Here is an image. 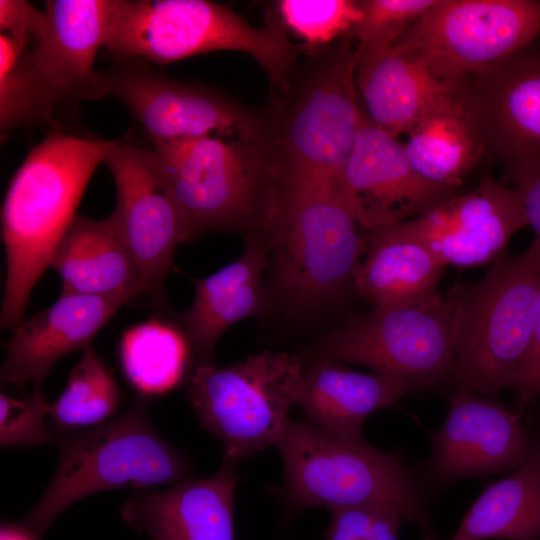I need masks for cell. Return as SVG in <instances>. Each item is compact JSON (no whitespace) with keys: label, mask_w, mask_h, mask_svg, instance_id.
<instances>
[{"label":"cell","mask_w":540,"mask_h":540,"mask_svg":"<svg viewBox=\"0 0 540 540\" xmlns=\"http://www.w3.org/2000/svg\"><path fill=\"white\" fill-rule=\"evenodd\" d=\"M359 55L347 35L300 54L285 87L258 109L253 142L282 183L331 187L362 123Z\"/></svg>","instance_id":"obj_1"},{"label":"cell","mask_w":540,"mask_h":540,"mask_svg":"<svg viewBox=\"0 0 540 540\" xmlns=\"http://www.w3.org/2000/svg\"><path fill=\"white\" fill-rule=\"evenodd\" d=\"M116 140L51 131L13 175L1 210L6 278L1 329L23 320L32 288L50 266L97 166Z\"/></svg>","instance_id":"obj_2"},{"label":"cell","mask_w":540,"mask_h":540,"mask_svg":"<svg viewBox=\"0 0 540 540\" xmlns=\"http://www.w3.org/2000/svg\"><path fill=\"white\" fill-rule=\"evenodd\" d=\"M275 447L295 511L382 506L401 513L425 537H436L417 479L399 454L292 419Z\"/></svg>","instance_id":"obj_3"},{"label":"cell","mask_w":540,"mask_h":540,"mask_svg":"<svg viewBox=\"0 0 540 540\" xmlns=\"http://www.w3.org/2000/svg\"><path fill=\"white\" fill-rule=\"evenodd\" d=\"M103 47L116 59L168 64L215 51L250 55L269 83L281 82L297 46L276 20L256 28L227 5L207 0H112Z\"/></svg>","instance_id":"obj_4"},{"label":"cell","mask_w":540,"mask_h":540,"mask_svg":"<svg viewBox=\"0 0 540 540\" xmlns=\"http://www.w3.org/2000/svg\"><path fill=\"white\" fill-rule=\"evenodd\" d=\"M453 305L456 392L489 398L511 387L528 352L540 298V265L526 250L504 254L478 282L456 284Z\"/></svg>","instance_id":"obj_5"},{"label":"cell","mask_w":540,"mask_h":540,"mask_svg":"<svg viewBox=\"0 0 540 540\" xmlns=\"http://www.w3.org/2000/svg\"><path fill=\"white\" fill-rule=\"evenodd\" d=\"M153 146L186 241L219 230L260 236L279 180L253 141L206 135Z\"/></svg>","instance_id":"obj_6"},{"label":"cell","mask_w":540,"mask_h":540,"mask_svg":"<svg viewBox=\"0 0 540 540\" xmlns=\"http://www.w3.org/2000/svg\"><path fill=\"white\" fill-rule=\"evenodd\" d=\"M359 227L329 187L280 182L258 239L266 246L275 286L290 306L324 305L354 286L366 248Z\"/></svg>","instance_id":"obj_7"},{"label":"cell","mask_w":540,"mask_h":540,"mask_svg":"<svg viewBox=\"0 0 540 540\" xmlns=\"http://www.w3.org/2000/svg\"><path fill=\"white\" fill-rule=\"evenodd\" d=\"M57 446L52 480L20 521L41 539L63 511L89 495L191 479L187 459L153 428L144 400L101 425L65 434Z\"/></svg>","instance_id":"obj_8"},{"label":"cell","mask_w":540,"mask_h":540,"mask_svg":"<svg viewBox=\"0 0 540 540\" xmlns=\"http://www.w3.org/2000/svg\"><path fill=\"white\" fill-rule=\"evenodd\" d=\"M305 366L283 351H264L229 366L196 363L185 379L186 397L203 428L223 446L222 460L237 464L275 446L297 404Z\"/></svg>","instance_id":"obj_9"},{"label":"cell","mask_w":540,"mask_h":540,"mask_svg":"<svg viewBox=\"0 0 540 540\" xmlns=\"http://www.w3.org/2000/svg\"><path fill=\"white\" fill-rule=\"evenodd\" d=\"M320 359L356 363L400 379L414 390L432 387L454 367L453 305L435 293L351 317L318 347Z\"/></svg>","instance_id":"obj_10"},{"label":"cell","mask_w":540,"mask_h":540,"mask_svg":"<svg viewBox=\"0 0 540 540\" xmlns=\"http://www.w3.org/2000/svg\"><path fill=\"white\" fill-rule=\"evenodd\" d=\"M539 34L540 1L436 0L395 45L449 80L490 68Z\"/></svg>","instance_id":"obj_11"},{"label":"cell","mask_w":540,"mask_h":540,"mask_svg":"<svg viewBox=\"0 0 540 540\" xmlns=\"http://www.w3.org/2000/svg\"><path fill=\"white\" fill-rule=\"evenodd\" d=\"M99 71L103 96L120 100L139 120L152 143L216 135L253 141L258 109L247 108L212 87L182 82L140 59H116Z\"/></svg>","instance_id":"obj_12"},{"label":"cell","mask_w":540,"mask_h":540,"mask_svg":"<svg viewBox=\"0 0 540 540\" xmlns=\"http://www.w3.org/2000/svg\"><path fill=\"white\" fill-rule=\"evenodd\" d=\"M486 155L515 184L540 169V46L460 79Z\"/></svg>","instance_id":"obj_13"},{"label":"cell","mask_w":540,"mask_h":540,"mask_svg":"<svg viewBox=\"0 0 540 540\" xmlns=\"http://www.w3.org/2000/svg\"><path fill=\"white\" fill-rule=\"evenodd\" d=\"M103 163L117 193L111 215L140 270L146 294L154 307H162L164 280L173 267L174 251L186 240L155 151L116 140Z\"/></svg>","instance_id":"obj_14"},{"label":"cell","mask_w":540,"mask_h":540,"mask_svg":"<svg viewBox=\"0 0 540 540\" xmlns=\"http://www.w3.org/2000/svg\"><path fill=\"white\" fill-rule=\"evenodd\" d=\"M330 189L364 231L417 218L454 195L418 176L404 144L364 117Z\"/></svg>","instance_id":"obj_15"},{"label":"cell","mask_w":540,"mask_h":540,"mask_svg":"<svg viewBox=\"0 0 540 540\" xmlns=\"http://www.w3.org/2000/svg\"><path fill=\"white\" fill-rule=\"evenodd\" d=\"M112 0H48L45 35L24 61L46 120L62 103L103 96L96 55L103 47Z\"/></svg>","instance_id":"obj_16"},{"label":"cell","mask_w":540,"mask_h":540,"mask_svg":"<svg viewBox=\"0 0 540 540\" xmlns=\"http://www.w3.org/2000/svg\"><path fill=\"white\" fill-rule=\"evenodd\" d=\"M427 468L436 483L516 470L537 449L514 413L493 398L456 392L430 435Z\"/></svg>","instance_id":"obj_17"},{"label":"cell","mask_w":540,"mask_h":540,"mask_svg":"<svg viewBox=\"0 0 540 540\" xmlns=\"http://www.w3.org/2000/svg\"><path fill=\"white\" fill-rule=\"evenodd\" d=\"M408 221L444 266L458 268L493 264L512 236L527 227L516 189L489 174L473 190L454 194Z\"/></svg>","instance_id":"obj_18"},{"label":"cell","mask_w":540,"mask_h":540,"mask_svg":"<svg viewBox=\"0 0 540 540\" xmlns=\"http://www.w3.org/2000/svg\"><path fill=\"white\" fill-rule=\"evenodd\" d=\"M134 297L60 294L50 307L23 319L2 342L1 382L40 386L59 359L90 347L97 333Z\"/></svg>","instance_id":"obj_19"},{"label":"cell","mask_w":540,"mask_h":540,"mask_svg":"<svg viewBox=\"0 0 540 540\" xmlns=\"http://www.w3.org/2000/svg\"><path fill=\"white\" fill-rule=\"evenodd\" d=\"M235 466L222 460L206 479H188L162 492H135L121 508L122 519L152 540H235Z\"/></svg>","instance_id":"obj_20"},{"label":"cell","mask_w":540,"mask_h":540,"mask_svg":"<svg viewBox=\"0 0 540 540\" xmlns=\"http://www.w3.org/2000/svg\"><path fill=\"white\" fill-rule=\"evenodd\" d=\"M269 268L264 243L247 237L242 254L232 263L201 279H193L195 297L172 320L185 334L196 363L212 361L220 336L234 323L262 312L263 274Z\"/></svg>","instance_id":"obj_21"},{"label":"cell","mask_w":540,"mask_h":540,"mask_svg":"<svg viewBox=\"0 0 540 540\" xmlns=\"http://www.w3.org/2000/svg\"><path fill=\"white\" fill-rule=\"evenodd\" d=\"M458 80L436 77L414 54L398 45L359 57L356 70L363 117L397 138L453 91Z\"/></svg>","instance_id":"obj_22"},{"label":"cell","mask_w":540,"mask_h":540,"mask_svg":"<svg viewBox=\"0 0 540 540\" xmlns=\"http://www.w3.org/2000/svg\"><path fill=\"white\" fill-rule=\"evenodd\" d=\"M364 236L354 287L372 307L409 304L438 292L445 266L408 220L364 231Z\"/></svg>","instance_id":"obj_23"},{"label":"cell","mask_w":540,"mask_h":540,"mask_svg":"<svg viewBox=\"0 0 540 540\" xmlns=\"http://www.w3.org/2000/svg\"><path fill=\"white\" fill-rule=\"evenodd\" d=\"M415 391L387 375L361 373L340 363L319 359L304 368L297 404L310 423L347 438L360 439L365 420L375 411L397 405Z\"/></svg>","instance_id":"obj_24"},{"label":"cell","mask_w":540,"mask_h":540,"mask_svg":"<svg viewBox=\"0 0 540 540\" xmlns=\"http://www.w3.org/2000/svg\"><path fill=\"white\" fill-rule=\"evenodd\" d=\"M50 266L61 277V294H146L112 215L102 220L77 215L56 245Z\"/></svg>","instance_id":"obj_25"},{"label":"cell","mask_w":540,"mask_h":540,"mask_svg":"<svg viewBox=\"0 0 540 540\" xmlns=\"http://www.w3.org/2000/svg\"><path fill=\"white\" fill-rule=\"evenodd\" d=\"M460 79L453 91L411 127L403 143L416 174L452 192L486 155L482 137L461 95Z\"/></svg>","instance_id":"obj_26"},{"label":"cell","mask_w":540,"mask_h":540,"mask_svg":"<svg viewBox=\"0 0 540 540\" xmlns=\"http://www.w3.org/2000/svg\"><path fill=\"white\" fill-rule=\"evenodd\" d=\"M491 539L540 540L539 448L511 475L484 489L448 540Z\"/></svg>","instance_id":"obj_27"},{"label":"cell","mask_w":540,"mask_h":540,"mask_svg":"<svg viewBox=\"0 0 540 540\" xmlns=\"http://www.w3.org/2000/svg\"><path fill=\"white\" fill-rule=\"evenodd\" d=\"M191 354L185 334L162 314L125 330L119 344L123 374L143 397L163 395L186 379Z\"/></svg>","instance_id":"obj_28"},{"label":"cell","mask_w":540,"mask_h":540,"mask_svg":"<svg viewBox=\"0 0 540 540\" xmlns=\"http://www.w3.org/2000/svg\"><path fill=\"white\" fill-rule=\"evenodd\" d=\"M121 401L120 388L92 347L83 350L60 396L49 405L53 427L63 435L112 419Z\"/></svg>","instance_id":"obj_29"},{"label":"cell","mask_w":540,"mask_h":540,"mask_svg":"<svg viewBox=\"0 0 540 540\" xmlns=\"http://www.w3.org/2000/svg\"><path fill=\"white\" fill-rule=\"evenodd\" d=\"M270 10L302 50L324 48L347 36L362 18L358 0H279Z\"/></svg>","instance_id":"obj_30"},{"label":"cell","mask_w":540,"mask_h":540,"mask_svg":"<svg viewBox=\"0 0 540 540\" xmlns=\"http://www.w3.org/2000/svg\"><path fill=\"white\" fill-rule=\"evenodd\" d=\"M362 18L348 36L359 57L392 48L436 0H358Z\"/></svg>","instance_id":"obj_31"},{"label":"cell","mask_w":540,"mask_h":540,"mask_svg":"<svg viewBox=\"0 0 540 540\" xmlns=\"http://www.w3.org/2000/svg\"><path fill=\"white\" fill-rule=\"evenodd\" d=\"M26 46L0 34V128L1 134L24 125L45 121L23 55Z\"/></svg>","instance_id":"obj_32"},{"label":"cell","mask_w":540,"mask_h":540,"mask_svg":"<svg viewBox=\"0 0 540 540\" xmlns=\"http://www.w3.org/2000/svg\"><path fill=\"white\" fill-rule=\"evenodd\" d=\"M50 403L40 386L25 400L0 395V444L2 447L38 446L52 441L44 419Z\"/></svg>","instance_id":"obj_33"},{"label":"cell","mask_w":540,"mask_h":540,"mask_svg":"<svg viewBox=\"0 0 540 540\" xmlns=\"http://www.w3.org/2000/svg\"><path fill=\"white\" fill-rule=\"evenodd\" d=\"M325 540H399L405 517L382 506H354L330 511Z\"/></svg>","instance_id":"obj_34"},{"label":"cell","mask_w":540,"mask_h":540,"mask_svg":"<svg viewBox=\"0 0 540 540\" xmlns=\"http://www.w3.org/2000/svg\"><path fill=\"white\" fill-rule=\"evenodd\" d=\"M48 19L25 0H0V31L29 48L46 33Z\"/></svg>","instance_id":"obj_35"},{"label":"cell","mask_w":540,"mask_h":540,"mask_svg":"<svg viewBox=\"0 0 540 540\" xmlns=\"http://www.w3.org/2000/svg\"><path fill=\"white\" fill-rule=\"evenodd\" d=\"M511 387L524 402L540 396V298L530 346Z\"/></svg>","instance_id":"obj_36"},{"label":"cell","mask_w":540,"mask_h":540,"mask_svg":"<svg viewBox=\"0 0 540 540\" xmlns=\"http://www.w3.org/2000/svg\"><path fill=\"white\" fill-rule=\"evenodd\" d=\"M526 218L534 233L527 249L540 265V169L516 183L515 187Z\"/></svg>","instance_id":"obj_37"},{"label":"cell","mask_w":540,"mask_h":540,"mask_svg":"<svg viewBox=\"0 0 540 540\" xmlns=\"http://www.w3.org/2000/svg\"><path fill=\"white\" fill-rule=\"evenodd\" d=\"M0 540H41V538L22 522H17L1 526Z\"/></svg>","instance_id":"obj_38"}]
</instances>
